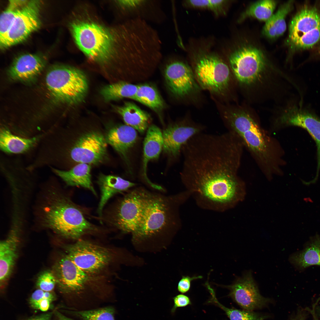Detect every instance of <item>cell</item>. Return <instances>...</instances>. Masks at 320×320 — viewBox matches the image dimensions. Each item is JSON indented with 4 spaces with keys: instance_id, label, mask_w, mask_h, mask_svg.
I'll return each instance as SVG.
<instances>
[{
    "instance_id": "cell-1",
    "label": "cell",
    "mask_w": 320,
    "mask_h": 320,
    "mask_svg": "<svg viewBox=\"0 0 320 320\" xmlns=\"http://www.w3.org/2000/svg\"><path fill=\"white\" fill-rule=\"evenodd\" d=\"M243 148L225 133L201 134L183 147L182 180L199 207L223 212L244 199L245 185L238 175Z\"/></svg>"
},
{
    "instance_id": "cell-2",
    "label": "cell",
    "mask_w": 320,
    "mask_h": 320,
    "mask_svg": "<svg viewBox=\"0 0 320 320\" xmlns=\"http://www.w3.org/2000/svg\"><path fill=\"white\" fill-rule=\"evenodd\" d=\"M222 117L228 131L239 138L268 179L281 173L277 144L261 127L251 105L244 102L226 107Z\"/></svg>"
},
{
    "instance_id": "cell-3",
    "label": "cell",
    "mask_w": 320,
    "mask_h": 320,
    "mask_svg": "<svg viewBox=\"0 0 320 320\" xmlns=\"http://www.w3.org/2000/svg\"><path fill=\"white\" fill-rule=\"evenodd\" d=\"M70 28L80 49L89 58L103 63L111 55L120 61L126 56L129 43L127 30L119 24L113 33L93 22L78 20L71 23Z\"/></svg>"
},
{
    "instance_id": "cell-4",
    "label": "cell",
    "mask_w": 320,
    "mask_h": 320,
    "mask_svg": "<svg viewBox=\"0 0 320 320\" xmlns=\"http://www.w3.org/2000/svg\"><path fill=\"white\" fill-rule=\"evenodd\" d=\"M190 196L186 191L170 196L151 192L141 222L132 234L133 240L141 241L178 229L181 224L179 207Z\"/></svg>"
},
{
    "instance_id": "cell-5",
    "label": "cell",
    "mask_w": 320,
    "mask_h": 320,
    "mask_svg": "<svg viewBox=\"0 0 320 320\" xmlns=\"http://www.w3.org/2000/svg\"><path fill=\"white\" fill-rule=\"evenodd\" d=\"M51 194L42 208L43 225L61 236L74 239L97 230L69 199L58 194Z\"/></svg>"
},
{
    "instance_id": "cell-6",
    "label": "cell",
    "mask_w": 320,
    "mask_h": 320,
    "mask_svg": "<svg viewBox=\"0 0 320 320\" xmlns=\"http://www.w3.org/2000/svg\"><path fill=\"white\" fill-rule=\"evenodd\" d=\"M229 66L237 85L249 88L264 86L273 78L274 65L261 51L245 46L233 52L229 57Z\"/></svg>"
},
{
    "instance_id": "cell-7",
    "label": "cell",
    "mask_w": 320,
    "mask_h": 320,
    "mask_svg": "<svg viewBox=\"0 0 320 320\" xmlns=\"http://www.w3.org/2000/svg\"><path fill=\"white\" fill-rule=\"evenodd\" d=\"M46 83L56 100L71 105L82 102L88 91V83L85 74L70 66H59L50 70L46 75Z\"/></svg>"
},
{
    "instance_id": "cell-8",
    "label": "cell",
    "mask_w": 320,
    "mask_h": 320,
    "mask_svg": "<svg viewBox=\"0 0 320 320\" xmlns=\"http://www.w3.org/2000/svg\"><path fill=\"white\" fill-rule=\"evenodd\" d=\"M193 72L198 84L203 89L220 96L233 93L236 84L231 70L217 56L213 54L202 56L196 61Z\"/></svg>"
},
{
    "instance_id": "cell-9",
    "label": "cell",
    "mask_w": 320,
    "mask_h": 320,
    "mask_svg": "<svg viewBox=\"0 0 320 320\" xmlns=\"http://www.w3.org/2000/svg\"><path fill=\"white\" fill-rule=\"evenodd\" d=\"M320 40V11L316 7L305 6L291 20L288 43L294 50L313 47Z\"/></svg>"
},
{
    "instance_id": "cell-10",
    "label": "cell",
    "mask_w": 320,
    "mask_h": 320,
    "mask_svg": "<svg viewBox=\"0 0 320 320\" xmlns=\"http://www.w3.org/2000/svg\"><path fill=\"white\" fill-rule=\"evenodd\" d=\"M151 192L139 187L131 191L120 200L111 217V223L124 233H133L138 228Z\"/></svg>"
},
{
    "instance_id": "cell-11",
    "label": "cell",
    "mask_w": 320,
    "mask_h": 320,
    "mask_svg": "<svg viewBox=\"0 0 320 320\" xmlns=\"http://www.w3.org/2000/svg\"><path fill=\"white\" fill-rule=\"evenodd\" d=\"M274 111L275 127H300L306 130L314 140L317 150L316 176L318 177L320 170V119L311 112L288 102L276 105Z\"/></svg>"
},
{
    "instance_id": "cell-12",
    "label": "cell",
    "mask_w": 320,
    "mask_h": 320,
    "mask_svg": "<svg viewBox=\"0 0 320 320\" xmlns=\"http://www.w3.org/2000/svg\"><path fill=\"white\" fill-rule=\"evenodd\" d=\"M65 254L80 269L88 275L97 273L106 266L112 256L106 248L80 239L66 247Z\"/></svg>"
},
{
    "instance_id": "cell-13",
    "label": "cell",
    "mask_w": 320,
    "mask_h": 320,
    "mask_svg": "<svg viewBox=\"0 0 320 320\" xmlns=\"http://www.w3.org/2000/svg\"><path fill=\"white\" fill-rule=\"evenodd\" d=\"M39 1H29L17 11L8 32L0 41V47L4 49L25 40L39 28L41 21Z\"/></svg>"
},
{
    "instance_id": "cell-14",
    "label": "cell",
    "mask_w": 320,
    "mask_h": 320,
    "mask_svg": "<svg viewBox=\"0 0 320 320\" xmlns=\"http://www.w3.org/2000/svg\"><path fill=\"white\" fill-rule=\"evenodd\" d=\"M164 71L167 84L175 96L184 98L196 93L199 86L193 71L183 61L175 58L172 54L165 58Z\"/></svg>"
},
{
    "instance_id": "cell-15",
    "label": "cell",
    "mask_w": 320,
    "mask_h": 320,
    "mask_svg": "<svg viewBox=\"0 0 320 320\" xmlns=\"http://www.w3.org/2000/svg\"><path fill=\"white\" fill-rule=\"evenodd\" d=\"M124 21L139 18L150 23L160 25L167 14L159 0H123L116 1Z\"/></svg>"
},
{
    "instance_id": "cell-16",
    "label": "cell",
    "mask_w": 320,
    "mask_h": 320,
    "mask_svg": "<svg viewBox=\"0 0 320 320\" xmlns=\"http://www.w3.org/2000/svg\"><path fill=\"white\" fill-rule=\"evenodd\" d=\"M107 143L101 133L92 131L82 136L70 150L69 156L73 161L88 164H97L107 155Z\"/></svg>"
},
{
    "instance_id": "cell-17",
    "label": "cell",
    "mask_w": 320,
    "mask_h": 320,
    "mask_svg": "<svg viewBox=\"0 0 320 320\" xmlns=\"http://www.w3.org/2000/svg\"><path fill=\"white\" fill-rule=\"evenodd\" d=\"M230 290L229 295L244 310L252 311L265 306L268 299L260 295L251 271L243 273L231 284L223 286Z\"/></svg>"
},
{
    "instance_id": "cell-18",
    "label": "cell",
    "mask_w": 320,
    "mask_h": 320,
    "mask_svg": "<svg viewBox=\"0 0 320 320\" xmlns=\"http://www.w3.org/2000/svg\"><path fill=\"white\" fill-rule=\"evenodd\" d=\"M53 272L59 289L64 293L81 292L89 280V275L79 268L65 254L57 261Z\"/></svg>"
},
{
    "instance_id": "cell-19",
    "label": "cell",
    "mask_w": 320,
    "mask_h": 320,
    "mask_svg": "<svg viewBox=\"0 0 320 320\" xmlns=\"http://www.w3.org/2000/svg\"><path fill=\"white\" fill-rule=\"evenodd\" d=\"M205 129L204 126L188 119L169 126L162 133L164 152L177 157L187 143L195 135L204 132Z\"/></svg>"
},
{
    "instance_id": "cell-20",
    "label": "cell",
    "mask_w": 320,
    "mask_h": 320,
    "mask_svg": "<svg viewBox=\"0 0 320 320\" xmlns=\"http://www.w3.org/2000/svg\"><path fill=\"white\" fill-rule=\"evenodd\" d=\"M50 130L33 136L25 137L15 134L7 126L2 124L0 128V150L7 155L28 153L38 148Z\"/></svg>"
},
{
    "instance_id": "cell-21",
    "label": "cell",
    "mask_w": 320,
    "mask_h": 320,
    "mask_svg": "<svg viewBox=\"0 0 320 320\" xmlns=\"http://www.w3.org/2000/svg\"><path fill=\"white\" fill-rule=\"evenodd\" d=\"M45 63L44 59L39 55L31 54L21 55L14 60L9 69L8 75L14 81L31 80L42 71Z\"/></svg>"
},
{
    "instance_id": "cell-22",
    "label": "cell",
    "mask_w": 320,
    "mask_h": 320,
    "mask_svg": "<svg viewBox=\"0 0 320 320\" xmlns=\"http://www.w3.org/2000/svg\"><path fill=\"white\" fill-rule=\"evenodd\" d=\"M20 230L12 229L0 243V281L3 286L11 275L18 257Z\"/></svg>"
},
{
    "instance_id": "cell-23",
    "label": "cell",
    "mask_w": 320,
    "mask_h": 320,
    "mask_svg": "<svg viewBox=\"0 0 320 320\" xmlns=\"http://www.w3.org/2000/svg\"><path fill=\"white\" fill-rule=\"evenodd\" d=\"M137 138L136 130L126 124L112 127L108 130L105 137L107 143L121 155L128 165V154L136 143Z\"/></svg>"
},
{
    "instance_id": "cell-24",
    "label": "cell",
    "mask_w": 320,
    "mask_h": 320,
    "mask_svg": "<svg viewBox=\"0 0 320 320\" xmlns=\"http://www.w3.org/2000/svg\"><path fill=\"white\" fill-rule=\"evenodd\" d=\"M51 171L60 178L68 186H81L91 191L95 195L96 192L93 186L90 164L80 163L68 170H64L52 167Z\"/></svg>"
},
{
    "instance_id": "cell-25",
    "label": "cell",
    "mask_w": 320,
    "mask_h": 320,
    "mask_svg": "<svg viewBox=\"0 0 320 320\" xmlns=\"http://www.w3.org/2000/svg\"><path fill=\"white\" fill-rule=\"evenodd\" d=\"M98 183L101 192V198L98 212L101 216L104 207L113 196L119 192L126 191L135 185V184L119 176L101 174Z\"/></svg>"
},
{
    "instance_id": "cell-26",
    "label": "cell",
    "mask_w": 320,
    "mask_h": 320,
    "mask_svg": "<svg viewBox=\"0 0 320 320\" xmlns=\"http://www.w3.org/2000/svg\"><path fill=\"white\" fill-rule=\"evenodd\" d=\"M163 133L156 125H152L148 128L143 143V175L148 183L151 184L147 177L146 170L150 161L157 159L163 148Z\"/></svg>"
},
{
    "instance_id": "cell-27",
    "label": "cell",
    "mask_w": 320,
    "mask_h": 320,
    "mask_svg": "<svg viewBox=\"0 0 320 320\" xmlns=\"http://www.w3.org/2000/svg\"><path fill=\"white\" fill-rule=\"evenodd\" d=\"M113 109L122 117L126 125L143 133L148 125L150 116L135 104L127 102L121 106L113 105Z\"/></svg>"
},
{
    "instance_id": "cell-28",
    "label": "cell",
    "mask_w": 320,
    "mask_h": 320,
    "mask_svg": "<svg viewBox=\"0 0 320 320\" xmlns=\"http://www.w3.org/2000/svg\"><path fill=\"white\" fill-rule=\"evenodd\" d=\"M293 1H289L282 4L277 11L265 22L263 28V34L270 38H275L282 35L286 29V18L293 7Z\"/></svg>"
},
{
    "instance_id": "cell-29",
    "label": "cell",
    "mask_w": 320,
    "mask_h": 320,
    "mask_svg": "<svg viewBox=\"0 0 320 320\" xmlns=\"http://www.w3.org/2000/svg\"><path fill=\"white\" fill-rule=\"evenodd\" d=\"M289 260L300 269L312 265H320V237L316 236L313 238L303 250L292 255Z\"/></svg>"
},
{
    "instance_id": "cell-30",
    "label": "cell",
    "mask_w": 320,
    "mask_h": 320,
    "mask_svg": "<svg viewBox=\"0 0 320 320\" xmlns=\"http://www.w3.org/2000/svg\"><path fill=\"white\" fill-rule=\"evenodd\" d=\"M138 85L120 81L106 85L100 90L101 95L106 101L116 100L123 98L133 99Z\"/></svg>"
},
{
    "instance_id": "cell-31",
    "label": "cell",
    "mask_w": 320,
    "mask_h": 320,
    "mask_svg": "<svg viewBox=\"0 0 320 320\" xmlns=\"http://www.w3.org/2000/svg\"><path fill=\"white\" fill-rule=\"evenodd\" d=\"M133 99L157 112L161 111L164 107V101L157 90L148 84L138 86Z\"/></svg>"
},
{
    "instance_id": "cell-32",
    "label": "cell",
    "mask_w": 320,
    "mask_h": 320,
    "mask_svg": "<svg viewBox=\"0 0 320 320\" xmlns=\"http://www.w3.org/2000/svg\"><path fill=\"white\" fill-rule=\"evenodd\" d=\"M277 2L272 0L259 1L251 5L240 17L242 20L248 17L255 18L262 21H267L273 15Z\"/></svg>"
},
{
    "instance_id": "cell-33",
    "label": "cell",
    "mask_w": 320,
    "mask_h": 320,
    "mask_svg": "<svg viewBox=\"0 0 320 320\" xmlns=\"http://www.w3.org/2000/svg\"><path fill=\"white\" fill-rule=\"evenodd\" d=\"M70 312L81 320H116L115 310L111 306L89 310H71Z\"/></svg>"
},
{
    "instance_id": "cell-34",
    "label": "cell",
    "mask_w": 320,
    "mask_h": 320,
    "mask_svg": "<svg viewBox=\"0 0 320 320\" xmlns=\"http://www.w3.org/2000/svg\"><path fill=\"white\" fill-rule=\"evenodd\" d=\"M210 293L212 296V301L225 312L230 320H263L267 318L266 316L252 311L227 308L218 302L214 290L211 291Z\"/></svg>"
},
{
    "instance_id": "cell-35",
    "label": "cell",
    "mask_w": 320,
    "mask_h": 320,
    "mask_svg": "<svg viewBox=\"0 0 320 320\" xmlns=\"http://www.w3.org/2000/svg\"><path fill=\"white\" fill-rule=\"evenodd\" d=\"M20 9L8 4L7 8L1 14L0 18V41L4 38L8 32Z\"/></svg>"
},
{
    "instance_id": "cell-36",
    "label": "cell",
    "mask_w": 320,
    "mask_h": 320,
    "mask_svg": "<svg viewBox=\"0 0 320 320\" xmlns=\"http://www.w3.org/2000/svg\"><path fill=\"white\" fill-rule=\"evenodd\" d=\"M57 282L55 276L53 272L50 271H46L41 273L38 276L36 285L39 288L43 291L52 292L54 289Z\"/></svg>"
},
{
    "instance_id": "cell-37",
    "label": "cell",
    "mask_w": 320,
    "mask_h": 320,
    "mask_svg": "<svg viewBox=\"0 0 320 320\" xmlns=\"http://www.w3.org/2000/svg\"><path fill=\"white\" fill-rule=\"evenodd\" d=\"M56 299V297L52 292H46L40 289H36L32 294L29 300L30 306L33 308L37 310L39 304L45 299L52 302Z\"/></svg>"
},
{
    "instance_id": "cell-38",
    "label": "cell",
    "mask_w": 320,
    "mask_h": 320,
    "mask_svg": "<svg viewBox=\"0 0 320 320\" xmlns=\"http://www.w3.org/2000/svg\"><path fill=\"white\" fill-rule=\"evenodd\" d=\"M228 1L224 0H209V9L212 11L215 15L225 14Z\"/></svg>"
},
{
    "instance_id": "cell-39",
    "label": "cell",
    "mask_w": 320,
    "mask_h": 320,
    "mask_svg": "<svg viewBox=\"0 0 320 320\" xmlns=\"http://www.w3.org/2000/svg\"><path fill=\"white\" fill-rule=\"evenodd\" d=\"M201 276L190 277L188 276H183L179 281L178 285V290L182 293H185L189 289L191 281L195 280L201 279Z\"/></svg>"
},
{
    "instance_id": "cell-40",
    "label": "cell",
    "mask_w": 320,
    "mask_h": 320,
    "mask_svg": "<svg viewBox=\"0 0 320 320\" xmlns=\"http://www.w3.org/2000/svg\"><path fill=\"white\" fill-rule=\"evenodd\" d=\"M174 305L172 312H174L176 309L179 307L185 306L191 303L190 301L187 296L180 294L177 295L174 298Z\"/></svg>"
},
{
    "instance_id": "cell-41",
    "label": "cell",
    "mask_w": 320,
    "mask_h": 320,
    "mask_svg": "<svg viewBox=\"0 0 320 320\" xmlns=\"http://www.w3.org/2000/svg\"><path fill=\"white\" fill-rule=\"evenodd\" d=\"M183 3L185 5L195 8L209 9V0H187Z\"/></svg>"
},
{
    "instance_id": "cell-42",
    "label": "cell",
    "mask_w": 320,
    "mask_h": 320,
    "mask_svg": "<svg viewBox=\"0 0 320 320\" xmlns=\"http://www.w3.org/2000/svg\"><path fill=\"white\" fill-rule=\"evenodd\" d=\"M52 313L49 312L34 316L23 320H51Z\"/></svg>"
},
{
    "instance_id": "cell-43",
    "label": "cell",
    "mask_w": 320,
    "mask_h": 320,
    "mask_svg": "<svg viewBox=\"0 0 320 320\" xmlns=\"http://www.w3.org/2000/svg\"><path fill=\"white\" fill-rule=\"evenodd\" d=\"M53 314L55 320H75L68 317L57 310L55 311Z\"/></svg>"
},
{
    "instance_id": "cell-44",
    "label": "cell",
    "mask_w": 320,
    "mask_h": 320,
    "mask_svg": "<svg viewBox=\"0 0 320 320\" xmlns=\"http://www.w3.org/2000/svg\"><path fill=\"white\" fill-rule=\"evenodd\" d=\"M293 320H305V319L303 316L299 315Z\"/></svg>"
},
{
    "instance_id": "cell-45",
    "label": "cell",
    "mask_w": 320,
    "mask_h": 320,
    "mask_svg": "<svg viewBox=\"0 0 320 320\" xmlns=\"http://www.w3.org/2000/svg\"><path fill=\"white\" fill-rule=\"evenodd\" d=\"M318 51H319V53L320 54V47H319V49Z\"/></svg>"
},
{
    "instance_id": "cell-46",
    "label": "cell",
    "mask_w": 320,
    "mask_h": 320,
    "mask_svg": "<svg viewBox=\"0 0 320 320\" xmlns=\"http://www.w3.org/2000/svg\"></svg>"
}]
</instances>
